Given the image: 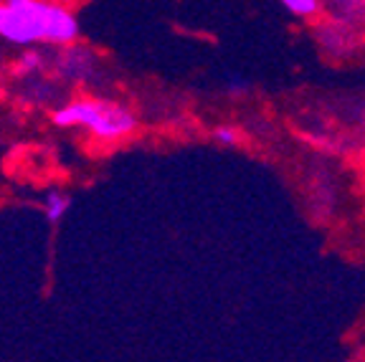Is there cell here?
<instances>
[{
	"mask_svg": "<svg viewBox=\"0 0 365 362\" xmlns=\"http://www.w3.org/2000/svg\"><path fill=\"white\" fill-rule=\"evenodd\" d=\"M43 63H46L43 51H38V48H26L16 61V74L18 76H34L43 68Z\"/></svg>",
	"mask_w": 365,
	"mask_h": 362,
	"instance_id": "cell-5",
	"label": "cell"
},
{
	"mask_svg": "<svg viewBox=\"0 0 365 362\" xmlns=\"http://www.w3.org/2000/svg\"><path fill=\"white\" fill-rule=\"evenodd\" d=\"M213 140H216L221 148H236L241 142V135L234 125H218L216 130H213Z\"/></svg>",
	"mask_w": 365,
	"mask_h": 362,
	"instance_id": "cell-7",
	"label": "cell"
},
{
	"mask_svg": "<svg viewBox=\"0 0 365 362\" xmlns=\"http://www.w3.org/2000/svg\"><path fill=\"white\" fill-rule=\"evenodd\" d=\"M51 125L58 130L81 127L97 140L117 142L137 130V117L125 104L112 99H74L53 109Z\"/></svg>",
	"mask_w": 365,
	"mask_h": 362,
	"instance_id": "cell-2",
	"label": "cell"
},
{
	"mask_svg": "<svg viewBox=\"0 0 365 362\" xmlns=\"http://www.w3.org/2000/svg\"><path fill=\"white\" fill-rule=\"evenodd\" d=\"M68 208H71V198H68L66 192L48 190L43 195V215H46V221L51 223V226H58V223L66 218Z\"/></svg>",
	"mask_w": 365,
	"mask_h": 362,
	"instance_id": "cell-4",
	"label": "cell"
},
{
	"mask_svg": "<svg viewBox=\"0 0 365 362\" xmlns=\"http://www.w3.org/2000/svg\"><path fill=\"white\" fill-rule=\"evenodd\" d=\"M289 16L299 18V21H309L322 11V0H279Z\"/></svg>",
	"mask_w": 365,
	"mask_h": 362,
	"instance_id": "cell-6",
	"label": "cell"
},
{
	"mask_svg": "<svg viewBox=\"0 0 365 362\" xmlns=\"http://www.w3.org/2000/svg\"><path fill=\"white\" fill-rule=\"evenodd\" d=\"M56 66V76H61L63 81H86L94 71V56L81 46H61V53L53 58Z\"/></svg>",
	"mask_w": 365,
	"mask_h": 362,
	"instance_id": "cell-3",
	"label": "cell"
},
{
	"mask_svg": "<svg viewBox=\"0 0 365 362\" xmlns=\"http://www.w3.org/2000/svg\"><path fill=\"white\" fill-rule=\"evenodd\" d=\"M81 36L79 18L53 0H0V38L16 46H71Z\"/></svg>",
	"mask_w": 365,
	"mask_h": 362,
	"instance_id": "cell-1",
	"label": "cell"
}]
</instances>
